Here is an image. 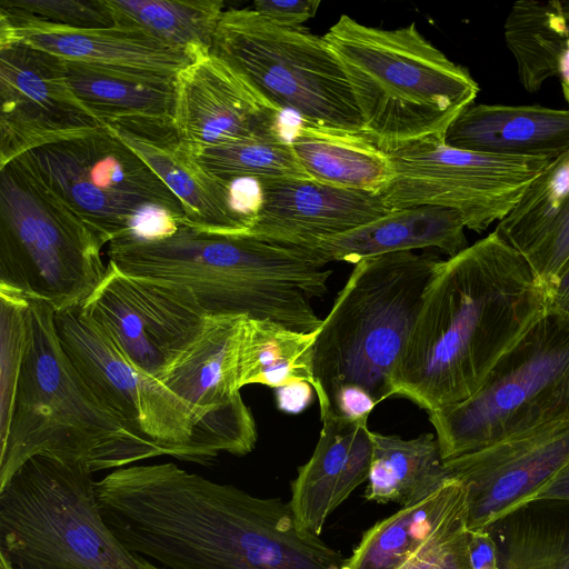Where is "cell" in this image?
Here are the masks:
<instances>
[{
  "instance_id": "1",
  "label": "cell",
  "mask_w": 569,
  "mask_h": 569,
  "mask_svg": "<svg viewBox=\"0 0 569 569\" xmlns=\"http://www.w3.org/2000/svg\"><path fill=\"white\" fill-rule=\"evenodd\" d=\"M103 520L167 569H343L290 505L213 482L173 462L114 469L94 482Z\"/></svg>"
},
{
  "instance_id": "2",
  "label": "cell",
  "mask_w": 569,
  "mask_h": 569,
  "mask_svg": "<svg viewBox=\"0 0 569 569\" xmlns=\"http://www.w3.org/2000/svg\"><path fill=\"white\" fill-rule=\"evenodd\" d=\"M547 309L526 257L489 233L442 260L392 373V396L427 412L471 398Z\"/></svg>"
},
{
  "instance_id": "3",
  "label": "cell",
  "mask_w": 569,
  "mask_h": 569,
  "mask_svg": "<svg viewBox=\"0 0 569 569\" xmlns=\"http://www.w3.org/2000/svg\"><path fill=\"white\" fill-rule=\"evenodd\" d=\"M107 253L124 272L188 287L208 315L269 319L301 332L321 327L311 300L327 292L332 271L312 250L180 224L154 238L123 234Z\"/></svg>"
},
{
  "instance_id": "4",
  "label": "cell",
  "mask_w": 569,
  "mask_h": 569,
  "mask_svg": "<svg viewBox=\"0 0 569 569\" xmlns=\"http://www.w3.org/2000/svg\"><path fill=\"white\" fill-rule=\"evenodd\" d=\"M27 343L10 420L1 433L0 488L34 456L91 473L168 456L133 432L83 380L60 342L54 310L29 298Z\"/></svg>"
},
{
  "instance_id": "5",
  "label": "cell",
  "mask_w": 569,
  "mask_h": 569,
  "mask_svg": "<svg viewBox=\"0 0 569 569\" xmlns=\"http://www.w3.org/2000/svg\"><path fill=\"white\" fill-rule=\"evenodd\" d=\"M323 39L345 71L365 134L380 148L443 139L479 92L469 71L428 41L415 22L387 30L342 14Z\"/></svg>"
},
{
  "instance_id": "6",
  "label": "cell",
  "mask_w": 569,
  "mask_h": 569,
  "mask_svg": "<svg viewBox=\"0 0 569 569\" xmlns=\"http://www.w3.org/2000/svg\"><path fill=\"white\" fill-rule=\"evenodd\" d=\"M441 262L433 254L402 251L355 264L313 347L320 418L342 385L363 388L377 403L392 397V373Z\"/></svg>"
},
{
  "instance_id": "7",
  "label": "cell",
  "mask_w": 569,
  "mask_h": 569,
  "mask_svg": "<svg viewBox=\"0 0 569 569\" xmlns=\"http://www.w3.org/2000/svg\"><path fill=\"white\" fill-rule=\"evenodd\" d=\"M92 475L34 456L0 488V556L12 569H166L108 527Z\"/></svg>"
},
{
  "instance_id": "8",
  "label": "cell",
  "mask_w": 569,
  "mask_h": 569,
  "mask_svg": "<svg viewBox=\"0 0 569 569\" xmlns=\"http://www.w3.org/2000/svg\"><path fill=\"white\" fill-rule=\"evenodd\" d=\"M104 243L16 160L0 168V287L78 309L106 277Z\"/></svg>"
},
{
  "instance_id": "9",
  "label": "cell",
  "mask_w": 569,
  "mask_h": 569,
  "mask_svg": "<svg viewBox=\"0 0 569 569\" xmlns=\"http://www.w3.org/2000/svg\"><path fill=\"white\" fill-rule=\"evenodd\" d=\"M428 416L443 461L569 421V315L548 308L477 393Z\"/></svg>"
},
{
  "instance_id": "10",
  "label": "cell",
  "mask_w": 569,
  "mask_h": 569,
  "mask_svg": "<svg viewBox=\"0 0 569 569\" xmlns=\"http://www.w3.org/2000/svg\"><path fill=\"white\" fill-rule=\"evenodd\" d=\"M211 51L269 103L316 129L366 136L345 71L308 30L273 23L252 8L224 10Z\"/></svg>"
},
{
  "instance_id": "11",
  "label": "cell",
  "mask_w": 569,
  "mask_h": 569,
  "mask_svg": "<svg viewBox=\"0 0 569 569\" xmlns=\"http://www.w3.org/2000/svg\"><path fill=\"white\" fill-rule=\"evenodd\" d=\"M14 160L63 200L104 244L129 233L136 218L151 207L184 223L179 199L104 126L34 148Z\"/></svg>"
},
{
  "instance_id": "12",
  "label": "cell",
  "mask_w": 569,
  "mask_h": 569,
  "mask_svg": "<svg viewBox=\"0 0 569 569\" xmlns=\"http://www.w3.org/2000/svg\"><path fill=\"white\" fill-rule=\"evenodd\" d=\"M380 149L392 171L380 194L392 210L449 208L460 214L466 228L476 232L503 219L552 161L462 150L439 138Z\"/></svg>"
},
{
  "instance_id": "13",
  "label": "cell",
  "mask_w": 569,
  "mask_h": 569,
  "mask_svg": "<svg viewBox=\"0 0 569 569\" xmlns=\"http://www.w3.org/2000/svg\"><path fill=\"white\" fill-rule=\"evenodd\" d=\"M54 322L62 348L83 380L133 432L179 460L206 465L218 456L190 408L131 362L81 308L56 312Z\"/></svg>"
},
{
  "instance_id": "14",
  "label": "cell",
  "mask_w": 569,
  "mask_h": 569,
  "mask_svg": "<svg viewBox=\"0 0 569 569\" xmlns=\"http://www.w3.org/2000/svg\"><path fill=\"white\" fill-rule=\"evenodd\" d=\"M80 308L131 362L158 379L193 343L210 316L188 287L124 272L112 261Z\"/></svg>"
},
{
  "instance_id": "15",
  "label": "cell",
  "mask_w": 569,
  "mask_h": 569,
  "mask_svg": "<svg viewBox=\"0 0 569 569\" xmlns=\"http://www.w3.org/2000/svg\"><path fill=\"white\" fill-rule=\"evenodd\" d=\"M569 461V421L543 426L445 460L467 501L468 530L486 529L532 503Z\"/></svg>"
},
{
  "instance_id": "16",
  "label": "cell",
  "mask_w": 569,
  "mask_h": 569,
  "mask_svg": "<svg viewBox=\"0 0 569 569\" xmlns=\"http://www.w3.org/2000/svg\"><path fill=\"white\" fill-rule=\"evenodd\" d=\"M246 317L210 315L193 343L159 378L196 415L217 455L243 456L257 441L253 417L238 386Z\"/></svg>"
},
{
  "instance_id": "17",
  "label": "cell",
  "mask_w": 569,
  "mask_h": 569,
  "mask_svg": "<svg viewBox=\"0 0 569 569\" xmlns=\"http://www.w3.org/2000/svg\"><path fill=\"white\" fill-rule=\"evenodd\" d=\"M0 168L103 126L72 93L62 60L23 43L0 46Z\"/></svg>"
},
{
  "instance_id": "18",
  "label": "cell",
  "mask_w": 569,
  "mask_h": 569,
  "mask_svg": "<svg viewBox=\"0 0 569 569\" xmlns=\"http://www.w3.org/2000/svg\"><path fill=\"white\" fill-rule=\"evenodd\" d=\"M173 84L172 122L192 152L283 134L282 112L212 51L198 54Z\"/></svg>"
},
{
  "instance_id": "19",
  "label": "cell",
  "mask_w": 569,
  "mask_h": 569,
  "mask_svg": "<svg viewBox=\"0 0 569 569\" xmlns=\"http://www.w3.org/2000/svg\"><path fill=\"white\" fill-rule=\"evenodd\" d=\"M258 200L248 236L279 244L313 248L387 216L392 209L378 192L330 186L312 179L256 180Z\"/></svg>"
},
{
  "instance_id": "20",
  "label": "cell",
  "mask_w": 569,
  "mask_h": 569,
  "mask_svg": "<svg viewBox=\"0 0 569 569\" xmlns=\"http://www.w3.org/2000/svg\"><path fill=\"white\" fill-rule=\"evenodd\" d=\"M23 43L61 60L153 81H174L194 57L143 32L117 26L72 29L0 11V46Z\"/></svg>"
},
{
  "instance_id": "21",
  "label": "cell",
  "mask_w": 569,
  "mask_h": 569,
  "mask_svg": "<svg viewBox=\"0 0 569 569\" xmlns=\"http://www.w3.org/2000/svg\"><path fill=\"white\" fill-rule=\"evenodd\" d=\"M179 199L184 223L201 231L247 234L250 222L234 208L231 182L210 174L180 139L172 120L130 118L103 123Z\"/></svg>"
},
{
  "instance_id": "22",
  "label": "cell",
  "mask_w": 569,
  "mask_h": 569,
  "mask_svg": "<svg viewBox=\"0 0 569 569\" xmlns=\"http://www.w3.org/2000/svg\"><path fill=\"white\" fill-rule=\"evenodd\" d=\"M321 421L316 448L291 482L289 501L298 525L316 536L333 510L368 480L372 455L368 419L351 420L331 410Z\"/></svg>"
},
{
  "instance_id": "23",
  "label": "cell",
  "mask_w": 569,
  "mask_h": 569,
  "mask_svg": "<svg viewBox=\"0 0 569 569\" xmlns=\"http://www.w3.org/2000/svg\"><path fill=\"white\" fill-rule=\"evenodd\" d=\"M443 142L487 154L555 160L569 151V109L472 103L449 126Z\"/></svg>"
},
{
  "instance_id": "24",
  "label": "cell",
  "mask_w": 569,
  "mask_h": 569,
  "mask_svg": "<svg viewBox=\"0 0 569 569\" xmlns=\"http://www.w3.org/2000/svg\"><path fill=\"white\" fill-rule=\"evenodd\" d=\"M465 222L449 208L419 206L392 210L370 223L319 241L310 250L327 263L359 261L402 251L437 248L452 257L468 247Z\"/></svg>"
},
{
  "instance_id": "25",
  "label": "cell",
  "mask_w": 569,
  "mask_h": 569,
  "mask_svg": "<svg viewBox=\"0 0 569 569\" xmlns=\"http://www.w3.org/2000/svg\"><path fill=\"white\" fill-rule=\"evenodd\" d=\"M465 521L466 491L447 477L426 496L369 528L343 569H397L430 540Z\"/></svg>"
},
{
  "instance_id": "26",
  "label": "cell",
  "mask_w": 569,
  "mask_h": 569,
  "mask_svg": "<svg viewBox=\"0 0 569 569\" xmlns=\"http://www.w3.org/2000/svg\"><path fill=\"white\" fill-rule=\"evenodd\" d=\"M289 140L299 163L315 181L380 193L391 179L386 153L367 136L299 123Z\"/></svg>"
},
{
  "instance_id": "27",
  "label": "cell",
  "mask_w": 569,
  "mask_h": 569,
  "mask_svg": "<svg viewBox=\"0 0 569 569\" xmlns=\"http://www.w3.org/2000/svg\"><path fill=\"white\" fill-rule=\"evenodd\" d=\"M371 465L365 497L375 502L415 501L447 477L437 439L423 433L413 439L370 431Z\"/></svg>"
},
{
  "instance_id": "28",
  "label": "cell",
  "mask_w": 569,
  "mask_h": 569,
  "mask_svg": "<svg viewBox=\"0 0 569 569\" xmlns=\"http://www.w3.org/2000/svg\"><path fill=\"white\" fill-rule=\"evenodd\" d=\"M319 329L301 332L269 319L246 317L239 346V388L259 383L277 389L299 381L313 388Z\"/></svg>"
},
{
  "instance_id": "29",
  "label": "cell",
  "mask_w": 569,
  "mask_h": 569,
  "mask_svg": "<svg viewBox=\"0 0 569 569\" xmlns=\"http://www.w3.org/2000/svg\"><path fill=\"white\" fill-rule=\"evenodd\" d=\"M62 63L72 93L102 124L130 118L172 120L174 81L122 76L64 60Z\"/></svg>"
},
{
  "instance_id": "30",
  "label": "cell",
  "mask_w": 569,
  "mask_h": 569,
  "mask_svg": "<svg viewBox=\"0 0 569 569\" xmlns=\"http://www.w3.org/2000/svg\"><path fill=\"white\" fill-rule=\"evenodd\" d=\"M113 24L143 32L194 58L211 51L221 0H104Z\"/></svg>"
},
{
  "instance_id": "31",
  "label": "cell",
  "mask_w": 569,
  "mask_h": 569,
  "mask_svg": "<svg viewBox=\"0 0 569 569\" xmlns=\"http://www.w3.org/2000/svg\"><path fill=\"white\" fill-rule=\"evenodd\" d=\"M503 30L526 91L536 92L546 80L558 77L561 54L569 46V26L561 0L515 2Z\"/></svg>"
},
{
  "instance_id": "32",
  "label": "cell",
  "mask_w": 569,
  "mask_h": 569,
  "mask_svg": "<svg viewBox=\"0 0 569 569\" xmlns=\"http://www.w3.org/2000/svg\"><path fill=\"white\" fill-rule=\"evenodd\" d=\"M569 203V151L552 160L531 182L495 232L528 253Z\"/></svg>"
},
{
  "instance_id": "33",
  "label": "cell",
  "mask_w": 569,
  "mask_h": 569,
  "mask_svg": "<svg viewBox=\"0 0 569 569\" xmlns=\"http://www.w3.org/2000/svg\"><path fill=\"white\" fill-rule=\"evenodd\" d=\"M192 153L210 174L224 181L311 179L283 134L204 148Z\"/></svg>"
},
{
  "instance_id": "34",
  "label": "cell",
  "mask_w": 569,
  "mask_h": 569,
  "mask_svg": "<svg viewBox=\"0 0 569 569\" xmlns=\"http://www.w3.org/2000/svg\"><path fill=\"white\" fill-rule=\"evenodd\" d=\"M1 302V433L7 429L27 343L26 296L0 287Z\"/></svg>"
},
{
  "instance_id": "35",
  "label": "cell",
  "mask_w": 569,
  "mask_h": 569,
  "mask_svg": "<svg viewBox=\"0 0 569 569\" xmlns=\"http://www.w3.org/2000/svg\"><path fill=\"white\" fill-rule=\"evenodd\" d=\"M0 11L72 29L113 27L104 0H1Z\"/></svg>"
},
{
  "instance_id": "36",
  "label": "cell",
  "mask_w": 569,
  "mask_h": 569,
  "mask_svg": "<svg viewBox=\"0 0 569 569\" xmlns=\"http://www.w3.org/2000/svg\"><path fill=\"white\" fill-rule=\"evenodd\" d=\"M525 257L546 287L549 299L559 272L569 261V203Z\"/></svg>"
},
{
  "instance_id": "37",
  "label": "cell",
  "mask_w": 569,
  "mask_h": 569,
  "mask_svg": "<svg viewBox=\"0 0 569 569\" xmlns=\"http://www.w3.org/2000/svg\"><path fill=\"white\" fill-rule=\"evenodd\" d=\"M467 521L440 533L397 569H470Z\"/></svg>"
},
{
  "instance_id": "38",
  "label": "cell",
  "mask_w": 569,
  "mask_h": 569,
  "mask_svg": "<svg viewBox=\"0 0 569 569\" xmlns=\"http://www.w3.org/2000/svg\"><path fill=\"white\" fill-rule=\"evenodd\" d=\"M319 6V0H257L251 8L276 24L299 28L316 16Z\"/></svg>"
},
{
  "instance_id": "39",
  "label": "cell",
  "mask_w": 569,
  "mask_h": 569,
  "mask_svg": "<svg viewBox=\"0 0 569 569\" xmlns=\"http://www.w3.org/2000/svg\"><path fill=\"white\" fill-rule=\"evenodd\" d=\"M377 405L363 388L357 385H342L333 395L331 410L351 420H362L369 418Z\"/></svg>"
},
{
  "instance_id": "40",
  "label": "cell",
  "mask_w": 569,
  "mask_h": 569,
  "mask_svg": "<svg viewBox=\"0 0 569 569\" xmlns=\"http://www.w3.org/2000/svg\"><path fill=\"white\" fill-rule=\"evenodd\" d=\"M313 388L309 382H293L276 390L278 408L287 413H299L305 410L312 400Z\"/></svg>"
},
{
  "instance_id": "41",
  "label": "cell",
  "mask_w": 569,
  "mask_h": 569,
  "mask_svg": "<svg viewBox=\"0 0 569 569\" xmlns=\"http://www.w3.org/2000/svg\"><path fill=\"white\" fill-rule=\"evenodd\" d=\"M569 502V461L537 492L532 502Z\"/></svg>"
},
{
  "instance_id": "42",
  "label": "cell",
  "mask_w": 569,
  "mask_h": 569,
  "mask_svg": "<svg viewBox=\"0 0 569 569\" xmlns=\"http://www.w3.org/2000/svg\"><path fill=\"white\" fill-rule=\"evenodd\" d=\"M548 308L569 315V261L559 272L549 293Z\"/></svg>"
},
{
  "instance_id": "43",
  "label": "cell",
  "mask_w": 569,
  "mask_h": 569,
  "mask_svg": "<svg viewBox=\"0 0 569 569\" xmlns=\"http://www.w3.org/2000/svg\"><path fill=\"white\" fill-rule=\"evenodd\" d=\"M558 77L561 80L563 94L569 93V46L561 54L558 68Z\"/></svg>"
},
{
  "instance_id": "44",
  "label": "cell",
  "mask_w": 569,
  "mask_h": 569,
  "mask_svg": "<svg viewBox=\"0 0 569 569\" xmlns=\"http://www.w3.org/2000/svg\"><path fill=\"white\" fill-rule=\"evenodd\" d=\"M556 569H569V539H568V542L560 556V559L558 561Z\"/></svg>"
},
{
  "instance_id": "45",
  "label": "cell",
  "mask_w": 569,
  "mask_h": 569,
  "mask_svg": "<svg viewBox=\"0 0 569 569\" xmlns=\"http://www.w3.org/2000/svg\"><path fill=\"white\" fill-rule=\"evenodd\" d=\"M561 7H562L563 13L566 16V19L568 21V26H569V0H565V1L561 0Z\"/></svg>"
},
{
  "instance_id": "46",
  "label": "cell",
  "mask_w": 569,
  "mask_h": 569,
  "mask_svg": "<svg viewBox=\"0 0 569 569\" xmlns=\"http://www.w3.org/2000/svg\"><path fill=\"white\" fill-rule=\"evenodd\" d=\"M565 98H566V101H567V103L569 106V93L565 94Z\"/></svg>"
}]
</instances>
